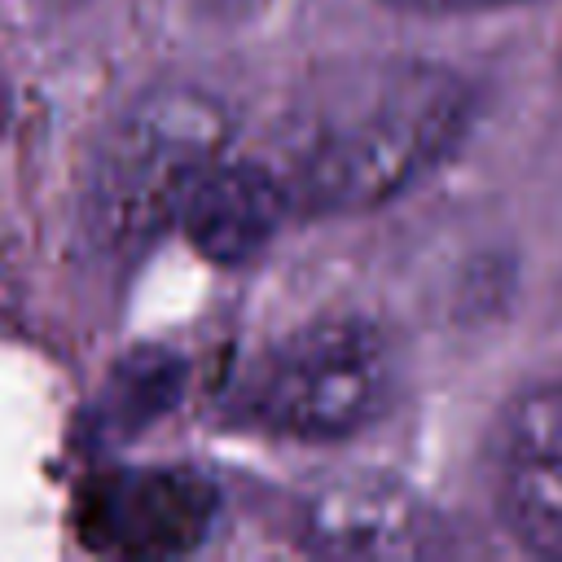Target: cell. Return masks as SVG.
Wrapping results in <instances>:
<instances>
[{
  "mask_svg": "<svg viewBox=\"0 0 562 562\" xmlns=\"http://www.w3.org/2000/svg\"><path fill=\"white\" fill-rule=\"evenodd\" d=\"M470 110V83L439 61H369L321 79L285 114L268 167L303 215L369 211L439 167Z\"/></svg>",
  "mask_w": 562,
  "mask_h": 562,
  "instance_id": "cell-1",
  "label": "cell"
},
{
  "mask_svg": "<svg viewBox=\"0 0 562 562\" xmlns=\"http://www.w3.org/2000/svg\"><path fill=\"white\" fill-rule=\"evenodd\" d=\"M228 114L198 88H158L132 101L105 132L88 211L110 241H145L180 224L193 184L228 154Z\"/></svg>",
  "mask_w": 562,
  "mask_h": 562,
  "instance_id": "cell-2",
  "label": "cell"
},
{
  "mask_svg": "<svg viewBox=\"0 0 562 562\" xmlns=\"http://www.w3.org/2000/svg\"><path fill=\"white\" fill-rule=\"evenodd\" d=\"M395 395V356L369 321H316L281 338L246 378L241 413L290 439H347Z\"/></svg>",
  "mask_w": 562,
  "mask_h": 562,
  "instance_id": "cell-3",
  "label": "cell"
},
{
  "mask_svg": "<svg viewBox=\"0 0 562 562\" xmlns=\"http://www.w3.org/2000/svg\"><path fill=\"white\" fill-rule=\"evenodd\" d=\"M492 487L505 527L544 558H562V382L514 395L492 435Z\"/></svg>",
  "mask_w": 562,
  "mask_h": 562,
  "instance_id": "cell-4",
  "label": "cell"
},
{
  "mask_svg": "<svg viewBox=\"0 0 562 562\" xmlns=\"http://www.w3.org/2000/svg\"><path fill=\"white\" fill-rule=\"evenodd\" d=\"M83 492V536L110 553H189L215 514L211 487L184 470H119Z\"/></svg>",
  "mask_w": 562,
  "mask_h": 562,
  "instance_id": "cell-5",
  "label": "cell"
},
{
  "mask_svg": "<svg viewBox=\"0 0 562 562\" xmlns=\"http://www.w3.org/2000/svg\"><path fill=\"white\" fill-rule=\"evenodd\" d=\"M299 536L325 558H417L435 549L426 505L386 474L321 479L299 505Z\"/></svg>",
  "mask_w": 562,
  "mask_h": 562,
  "instance_id": "cell-6",
  "label": "cell"
},
{
  "mask_svg": "<svg viewBox=\"0 0 562 562\" xmlns=\"http://www.w3.org/2000/svg\"><path fill=\"white\" fill-rule=\"evenodd\" d=\"M294 215L285 184L259 158H220L189 193L180 211V233L215 263H241L259 255L277 228Z\"/></svg>",
  "mask_w": 562,
  "mask_h": 562,
  "instance_id": "cell-7",
  "label": "cell"
},
{
  "mask_svg": "<svg viewBox=\"0 0 562 562\" xmlns=\"http://www.w3.org/2000/svg\"><path fill=\"white\" fill-rule=\"evenodd\" d=\"M395 9L413 13H479V9H505V4H527V0H386Z\"/></svg>",
  "mask_w": 562,
  "mask_h": 562,
  "instance_id": "cell-8",
  "label": "cell"
}]
</instances>
